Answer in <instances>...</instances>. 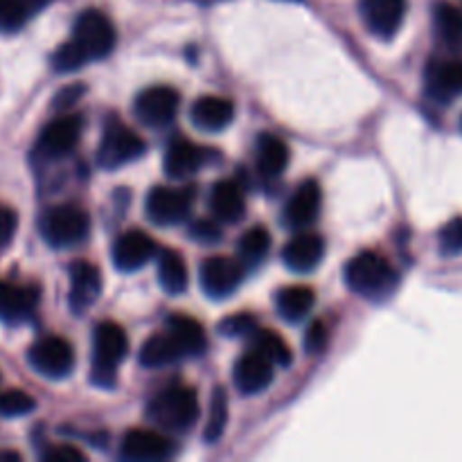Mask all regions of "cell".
Returning a JSON list of instances; mask_svg holds the SVG:
<instances>
[{
  "label": "cell",
  "mask_w": 462,
  "mask_h": 462,
  "mask_svg": "<svg viewBox=\"0 0 462 462\" xmlns=\"http://www.w3.org/2000/svg\"><path fill=\"white\" fill-rule=\"evenodd\" d=\"M346 284L365 300L383 302L400 287V273L382 253L361 251L346 264Z\"/></svg>",
  "instance_id": "obj_1"
},
{
  "label": "cell",
  "mask_w": 462,
  "mask_h": 462,
  "mask_svg": "<svg viewBox=\"0 0 462 462\" xmlns=\"http://www.w3.org/2000/svg\"><path fill=\"white\" fill-rule=\"evenodd\" d=\"M199 413H201V406H199L197 393L180 383H171L158 391L147 404V420L161 431H189L199 420Z\"/></svg>",
  "instance_id": "obj_2"
},
{
  "label": "cell",
  "mask_w": 462,
  "mask_h": 462,
  "mask_svg": "<svg viewBox=\"0 0 462 462\" xmlns=\"http://www.w3.org/2000/svg\"><path fill=\"white\" fill-rule=\"evenodd\" d=\"M129 355V337L117 323H99L93 334V364L90 382L99 388H113L117 377V365Z\"/></svg>",
  "instance_id": "obj_3"
},
{
  "label": "cell",
  "mask_w": 462,
  "mask_h": 462,
  "mask_svg": "<svg viewBox=\"0 0 462 462\" xmlns=\"http://www.w3.org/2000/svg\"><path fill=\"white\" fill-rule=\"evenodd\" d=\"M70 43L75 45L86 63L99 61L116 48V27H113L111 18L99 9H84L72 27Z\"/></svg>",
  "instance_id": "obj_4"
},
{
  "label": "cell",
  "mask_w": 462,
  "mask_h": 462,
  "mask_svg": "<svg viewBox=\"0 0 462 462\" xmlns=\"http://www.w3.org/2000/svg\"><path fill=\"white\" fill-rule=\"evenodd\" d=\"M41 237L52 248H70L84 242L90 233V219L79 206L61 203L43 212L39 221Z\"/></svg>",
  "instance_id": "obj_5"
},
{
  "label": "cell",
  "mask_w": 462,
  "mask_h": 462,
  "mask_svg": "<svg viewBox=\"0 0 462 462\" xmlns=\"http://www.w3.org/2000/svg\"><path fill=\"white\" fill-rule=\"evenodd\" d=\"M144 152H147V144L131 126L111 120L99 140L97 162L104 170H117V167L138 161Z\"/></svg>",
  "instance_id": "obj_6"
},
{
  "label": "cell",
  "mask_w": 462,
  "mask_h": 462,
  "mask_svg": "<svg viewBox=\"0 0 462 462\" xmlns=\"http://www.w3.org/2000/svg\"><path fill=\"white\" fill-rule=\"evenodd\" d=\"M194 203V189L189 188H167V185H158L152 188L147 194V217L152 224L156 226H179L192 212Z\"/></svg>",
  "instance_id": "obj_7"
},
{
  "label": "cell",
  "mask_w": 462,
  "mask_h": 462,
  "mask_svg": "<svg viewBox=\"0 0 462 462\" xmlns=\"http://www.w3.org/2000/svg\"><path fill=\"white\" fill-rule=\"evenodd\" d=\"M244 275H246L244 262L224 255L208 257L201 264V271H199L203 293L208 298H212V300H224V298L233 296L242 287Z\"/></svg>",
  "instance_id": "obj_8"
},
{
  "label": "cell",
  "mask_w": 462,
  "mask_h": 462,
  "mask_svg": "<svg viewBox=\"0 0 462 462\" xmlns=\"http://www.w3.org/2000/svg\"><path fill=\"white\" fill-rule=\"evenodd\" d=\"M27 361L41 377L63 379L75 368V350L63 337H43L30 347Z\"/></svg>",
  "instance_id": "obj_9"
},
{
  "label": "cell",
  "mask_w": 462,
  "mask_h": 462,
  "mask_svg": "<svg viewBox=\"0 0 462 462\" xmlns=\"http://www.w3.org/2000/svg\"><path fill=\"white\" fill-rule=\"evenodd\" d=\"M180 106V95L179 90L171 86H149L143 93L135 97L134 111L143 125L158 129V126L170 125L176 117Z\"/></svg>",
  "instance_id": "obj_10"
},
{
  "label": "cell",
  "mask_w": 462,
  "mask_h": 462,
  "mask_svg": "<svg viewBox=\"0 0 462 462\" xmlns=\"http://www.w3.org/2000/svg\"><path fill=\"white\" fill-rule=\"evenodd\" d=\"M424 90L438 104H451L462 95V59H431L424 70Z\"/></svg>",
  "instance_id": "obj_11"
},
{
  "label": "cell",
  "mask_w": 462,
  "mask_h": 462,
  "mask_svg": "<svg viewBox=\"0 0 462 462\" xmlns=\"http://www.w3.org/2000/svg\"><path fill=\"white\" fill-rule=\"evenodd\" d=\"M111 257L117 271L134 273L158 257V244L143 230H126L113 242Z\"/></svg>",
  "instance_id": "obj_12"
},
{
  "label": "cell",
  "mask_w": 462,
  "mask_h": 462,
  "mask_svg": "<svg viewBox=\"0 0 462 462\" xmlns=\"http://www.w3.org/2000/svg\"><path fill=\"white\" fill-rule=\"evenodd\" d=\"M359 14L370 34L393 39L404 23L406 0H361Z\"/></svg>",
  "instance_id": "obj_13"
},
{
  "label": "cell",
  "mask_w": 462,
  "mask_h": 462,
  "mask_svg": "<svg viewBox=\"0 0 462 462\" xmlns=\"http://www.w3.org/2000/svg\"><path fill=\"white\" fill-rule=\"evenodd\" d=\"M174 442L153 429H131L122 438V456L134 462H158L171 458Z\"/></svg>",
  "instance_id": "obj_14"
},
{
  "label": "cell",
  "mask_w": 462,
  "mask_h": 462,
  "mask_svg": "<svg viewBox=\"0 0 462 462\" xmlns=\"http://www.w3.org/2000/svg\"><path fill=\"white\" fill-rule=\"evenodd\" d=\"M273 361L266 359L255 347L244 352L233 368V382L242 395H257L273 383Z\"/></svg>",
  "instance_id": "obj_15"
},
{
  "label": "cell",
  "mask_w": 462,
  "mask_h": 462,
  "mask_svg": "<svg viewBox=\"0 0 462 462\" xmlns=\"http://www.w3.org/2000/svg\"><path fill=\"white\" fill-rule=\"evenodd\" d=\"M320 201H323L320 185L316 183L314 179L302 180V183L293 189L291 197H289L287 206H284V226H289L291 230L310 228V226L319 219Z\"/></svg>",
  "instance_id": "obj_16"
},
{
  "label": "cell",
  "mask_w": 462,
  "mask_h": 462,
  "mask_svg": "<svg viewBox=\"0 0 462 462\" xmlns=\"http://www.w3.org/2000/svg\"><path fill=\"white\" fill-rule=\"evenodd\" d=\"M215 153L210 149L201 147V144L189 143L188 138H174L165 149V174L170 179H188V176L197 174L201 167H206L212 161Z\"/></svg>",
  "instance_id": "obj_17"
},
{
  "label": "cell",
  "mask_w": 462,
  "mask_h": 462,
  "mask_svg": "<svg viewBox=\"0 0 462 462\" xmlns=\"http://www.w3.org/2000/svg\"><path fill=\"white\" fill-rule=\"evenodd\" d=\"M84 122L79 116H61L50 122L39 135V152L45 158H63L79 144Z\"/></svg>",
  "instance_id": "obj_18"
},
{
  "label": "cell",
  "mask_w": 462,
  "mask_h": 462,
  "mask_svg": "<svg viewBox=\"0 0 462 462\" xmlns=\"http://www.w3.org/2000/svg\"><path fill=\"white\" fill-rule=\"evenodd\" d=\"M68 278H70V307L75 314H84L86 310L97 302L99 293H102V273L95 264L86 260L72 262L70 271H68Z\"/></svg>",
  "instance_id": "obj_19"
},
{
  "label": "cell",
  "mask_w": 462,
  "mask_h": 462,
  "mask_svg": "<svg viewBox=\"0 0 462 462\" xmlns=\"http://www.w3.org/2000/svg\"><path fill=\"white\" fill-rule=\"evenodd\" d=\"M325 257V239L316 233L302 230L293 239H289L282 248V262L287 269L296 273H310Z\"/></svg>",
  "instance_id": "obj_20"
},
{
  "label": "cell",
  "mask_w": 462,
  "mask_h": 462,
  "mask_svg": "<svg viewBox=\"0 0 462 462\" xmlns=\"http://www.w3.org/2000/svg\"><path fill=\"white\" fill-rule=\"evenodd\" d=\"M189 117L197 129L215 134L235 120V104L233 99L221 97V95H203L189 108Z\"/></svg>",
  "instance_id": "obj_21"
},
{
  "label": "cell",
  "mask_w": 462,
  "mask_h": 462,
  "mask_svg": "<svg viewBox=\"0 0 462 462\" xmlns=\"http://www.w3.org/2000/svg\"><path fill=\"white\" fill-rule=\"evenodd\" d=\"M210 212L221 224H237L246 215V197L235 180H217L210 189Z\"/></svg>",
  "instance_id": "obj_22"
},
{
  "label": "cell",
  "mask_w": 462,
  "mask_h": 462,
  "mask_svg": "<svg viewBox=\"0 0 462 462\" xmlns=\"http://www.w3.org/2000/svg\"><path fill=\"white\" fill-rule=\"evenodd\" d=\"M39 305V289L0 280V320L21 323L34 314Z\"/></svg>",
  "instance_id": "obj_23"
},
{
  "label": "cell",
  "mask_w": 462,
  "mask_h": 462,
  "mask_svg": "<svg viewBox=\"0 0 462 462\" xmlns=\"http://www.w3.org/2000/svg\"><path fill=\"white\" fill-rule=\"evenodd\" d=\"M289 165V147L273 134H260L255 143V167L264 179H278Z\"/></svg>",
  "instance_id": "obj_24"
},
{
  "label": "cell",
  "mask_w": 462,
  "mask_h": 462,
  "mask_svg": "<svg viewBox=\"0 0 462 462\" xmlns=\"http://www.w3.org/2000/svg\"><path fill=\"white\" fill-rule=\"evenodd\" d=\"M165 332L179 343L185 359H188V356H199L206 352V329H203V325L199 323V320L189 319V316H170V320H167L165 325Z\"/></svg>",
  "instance_id": "obj_25"
},
{
  "label": "cell",
  "mask_w": 462,
  "mask_h": 462,
  "mask_svg": "<svg viewBox=\"0 0 462 462\" xmlns=\"http://www.w3.org/2000/svg\"><path fill=\"white\" fill-rule=\"evenodd\" d=\"M433 27L440 43L462 57V9L451 3H438L433 7Z\"/></svg>",
  "instance_id": "obj_26"
},
{
  "label": "cell",
  "mask_w": 462,
  "mask_h": 462,
  "mask_svg": "<svg viewBox=\"0 0 462 462\" xmlns=\"http://www.w3.org/2000/svg\"><path fill=\"white\" fill-rule=\"evenodd\" d=\"M314 302L316 293L310 287H305V284H296V287L280 289L278 296H275V310H278L282 320L298 323L305 316H310V311L314 310Z\"/></svg>",
  "instance_id": "obj_27"
},
{
  "label": "cell",
  "mask_w": 462,
  "mask_h": 462,
  "mask_svg": "<svg viewBox=\"0 0 462 462\" xmlns=\"http://www.w3.org/2000/svg\"><path fill=\"white\" fill-rule=\"evenodd\" d=\"M180 359H185L183 350H180L179 343H176L167 332L152 334V337L144 341L143 350H140V364H143L144 368L152 370L179 364Z\"/></svg>",
  "instance_id": "obj_28"
},
{
  "label": "cell",
  "mask_w": 462,
  "mask_h": 462,
  "mask_svg": "<svg viewBox=\"0 0 462 462\" xmlns=\"http://www.w3.org/2000/svg\"><path fill=\"white\" fill-rule=\"evenodd\" d=\"M158 282H161V287L170 296H179V293H183L188 289V264H185L183 255L179 251L165 248V251L158 253Z\"/></svg>",
  "instance_id": "obj_29"
},
{
  "label": "cell",
  "mask_w": 462,
  "mask_h": 462,
  "mask_svg": "<svg viewBox=\"0 0 462 462\" xmlns=\"http://www.w3.org/2000/svg\"><path fill=\"white\" fill-rule=\"evenodd\" d=\"M251 347H255L257 352H262L266 359L273 361V364L280 365V368H287V365H291L293 361L291 347L287 346V341H284L278 332H271V329L257 328L251 337Z\"/></svg>",
  "instance_id": "obj_30"
},
{
  "label": "cell",
  "mask_w": 462,
  "mask_h": 462,
  "mask_svg": "<svg viewBox=\"0 0 462 462\" xmlns=\"http://www.w3.org/2000/svg\"><path fill=\"white\" fill-rule=\"evenodd\" d=\"M271 251V235L264 226H253L239 239V260L244 266H257Z\"/></svg>",
  "instance_id": "obj_31"
},
{
  "label": "cell",
  "mask_w": 462,
  "mask_h": 462,
  "mask_svg": "<svg viewBox=\"0 0 462 462\" xmlns=\"http://www.w3.org/2000/svg\"><path fill=\"white\" fill-rule=\"evenodd\" d=\"M228 424V397H226L224 388H217L212 393L210 402V415H208L206 424V442H217L224 436V429Z\"/></svg>",
  "instance_id": "obj_32"
},
{
  "label": "cell",
  "mask_w": 462,
  "mask_h": 462,
  "mask_svg": "<svg viewBox=\"0 0 462 462\" xmlns=\"http://www.w3.org/2000/svg\"><path fill=\"white\" fill-rule=\"evenodd\" d=\"M34 409V397L27 395L25 391L12 388V391L0 393V415H5V418H23V415H30Z\"/></svg>",
  "instance_id": "obj_33"
},
{
  "label": "cell",
  "mask_w": 462,
  "mask_h": 462,
  "mask_svg": "<svg viewBox=\"0 0 462 462\" xmlns=\"http://www.w3.org/2000/svg\"><path fill=\"white\" fill-rule=\"evenodd\" d=\"M30 16L32 14L21 0H0V32H18Z\"/></svg>",
  "instance_id": "obj_34"
},
{
  "label": "cell",
  "mask_w": 462,
  "mask_h": 462,
  "mask_svg": "<svg viewBox=\"0 0 462 462\" xmlns=\"http://www.w3.org/2000/svg\"><path fill=\"white\" fill-rule=\"evenodd\" d=\"M438 244H440V253L447 257L460 255L462 253V217H454L447 221L438 235Z\"/></svg>",
  "instance_id": "obj_35"
},
{
  "label": "cell",
  "mask_w": 462,
  "mask_h": 462,
  "mask_svg": "<svg viewBox=\"0 0 462 462\" xmlns=\"http://www.w3.org/2000/svg\"><path fill=\"white\" fill-rule=\"evenodd\" d=\"M257 329V320L253 314H233L226 316L219 325V332L226 338H242V337H253V332Z\"/></svg>",
  "instance_id": "obj_36"
},
{
  "label": "cell",
  "mask_w": 462,
  "mask_h": 462,
  "mask_svg": "<svg viewBox=\"0 0 462 462\" xmlns=\"http://www.w3.org/2000/svg\"><path fill=\"white\" fill-rule=\"evenodd\" d=\"M189 237L199 244H206V246H212L221 239V226L217 219H197L188 230Z\"/></svg>",
  "instance_id": "obj_37"
},
{
  "label": "cell",
  "mask_w": 462,
  "mask_h": 462,
  "mask_svg": "<svg viewBox=\"0 0 462 462\" xmlns=\"http://www.w3.org/2000/svg\"><path fill=\"white\" fill-rule=\"evenodd\" d=\"M328 341H329L328 325L320 323V320H316V323H311L310 328H307L305 341H302V346H305L307 355L319 356V355H323L325 347H328Z\"/></svg>",
  "instance_id": "obj_38"
},
{
  "label": "cell",
  "mask_w": 462,
  "mask_h": 462,
  "mask_svg": "<svg viewBox=\"0 0 462 462\" xmlns=\"http://www.w3.org/2000/svg\"><path fill=\"white\" fill-rule=\"evenodd\" d=\"M18 228V215L9 206L0 203V255L9 248Z\"/></svg>",
  "instance_id": "obj_39"
},
{
  "label": "cell",
  "mask_w": 462,
  "mask_h": 462,
  "mask_svg": "<svg viewBox=\"0 0 462 462\" xmlns=\"http://www.w3.org/2000/svg\"><path fill=\"white\" fill-rule=\"evenodd\" d=\"M45 462H84L86 454L75 445H54L41 454Z\"/></svg>",
  "instance_id": "obj_40"
},
{
  "label": "cell",
  "mask_w": 462,
  "mask_h": 462,
  "mask_svg": "<svg viewBox=\"0 0 462 462\" xmlns=\"http://www.w3.org/2000/svg\"><path fill=\"white\" fill-rule=\"evenodd\" d=\"M84 93V88H81V86H72V88H66V90H61V93L57 95V99H54V106L57 108H66V106H72V104H75V99L79 97V95Z\"/></svg>",
  "instance_id": "obj_41"
},
{
  "label": "cell",
  "mask_w": 462,
  "mask_h": 462,
  "mask_svg": "<svg viewBox=\"0 0 462 462\" xmlns=\"http://www.w3.org/2000/svg\"><path fill=\"white\" fill-rule=\"evenodd\" d=\"M21 3L25 5L27 12H30V14H36V12H41V9L48 7V5L52 3V0H21Z\"/></svg>",
  "instance_id": "obj_42"
},
{
  "label": "cell",
  "mask_w": 462,
  "mask_h": 462,
  "mask_svg": "<svg viewBox=\"0 0 462 462\" xmlns=\"http://www.w3.org/2000/svg\"><path fill=\"white\" fill-rule=\"evenodd\" d=\"M0 460H21L16 451H0Z\"/></svg>",
  "instance_id": "obj_43"
},
{
  "label": "cell",
  "mask_w": 462,
  "mask_h": 462,
  "mask_svg": "<svg viewBox=\"0 0 462 462\" xmlns=\"http://www.w3.org/2000/svg\"><path fill=\"white\" fill-rule=\"evenodd\" d=\"M201 5H212V3H221V0H199Z\"/></svg>",
  "instance_id": "obj_44"
},
{
  "label": "cell",
  "mask_w": 462,
  "mask_h": 462,
  "mask_svg": "<svg viewBox=\"0 0 462 462\" xmlns=\"http://www.w3.org/2000/svg\"><path fill=\"white\" fill-rule=\"evenodd\" d=\"M282 3H302V0H282Z\"/></svg>",
  "instance_id": "obj_45"
},
{
  "label": "cell",
  "mask_w": 462,
  "mask_h": 462,
  "mask_svg": "<svg viewBox=\"0 0 462 462\" xmlns=\"http://www.w3.org/2000/svg\"><path fill=\"white\" fill-rule=\"evenodd\" d=\"M460 131H462V117H460Z\"/></svg>",
  "instance_id": "obj_46"
}]
</instances>
